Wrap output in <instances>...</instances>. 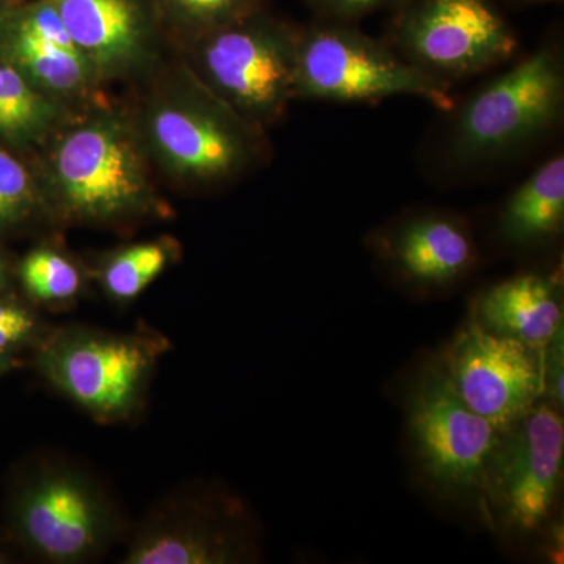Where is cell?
<instances>
[{
  "label": "cell",
  "mask_w": 564,
  "mask_h": 564,
  "mask_svg": "<svg viewBox=\"0 0 564 564\" xmlns=\"http://www.w3.org/2000/svg\"><path fill=\"white\" fill-rule=\"evenodd\" d=\"M404 425L423 485L481 518L486 475L502 432L464 403L437 355L423 362L411 381Z\"/></svg>",
  "instance_id": "4"
},
{
  "label": "cell",
  "mask_w": 564,
  "mask_h": 564,
  "mask_svg": "<svg viewBox=\"0 0 564 564\" xmlns=\"http://www.w3.org/2000/svg\"><path fill=\"white\" fill-rule=\"evenodd\" d=\"M102 85L141 82L166 61L154 0H50Z\"/></svg>",
  "instance_id": "13"
},
{
  "label": "cell",
  "mask_w": 564,
  "mask_h": 564,
  "mask_svg": "<svg viewBox=\"0 0 564 564\" xmlns=\"http://www.w3.org/2000/svg\"><path fill=\"white\" fill-rule=\"evenodd\" d=\"M144 82L132 117L155 172L176 187L214 191L265 161V131L215 95L181 55Z\"/></svg>",
  "instance_id": "2"
},
{
  "label": "cell",
  "mask_w": 564,
  "mask_h": 564,
  "mask_svg": "<svg viewBox=\"0 0 564 564\" xmlns=\"http://www.w3.org/2000/svg\"><path fill=\"white\" fill-rule=\"evenodd\" d=\"M0 57L73 109L102 101V82L50 0H21L0 43Z\"/></svg>",
  "instance_id": "15"
},
{
  "label": "cell",
  "mask_w": 564,
  "mask_h": 564,
  "mask_svg": "<svg viewBox=\"0 0 564 564\" xmlns=\"http://www.w3.org/2000/svg\"><path fill=\"white\" fill-rule=\"evenodd\" d=\"M0 2L17 3V2H21V0H0Z\"/></svg>",
  "instance_id": "30"
},
{
  "label": "cell",
  "mask_w": 564,
  "mask_h": 564,
  "mask_svg": "<svg viewBox=\"0 0 564 564\" xmlns=\"http://www.w3.org/2000/svg\"><path fill=\"white\" fill-rule=\"evenodd\" d=\"M295 93L296 99L333 102L413 96L443 111L456 109L452 85L415 69L386 41L345 22L300 29Z\"/></svg>",
  "instance_id": "6"
},
{
  "label": "cell",
  "mask_w": 564,
  "mask_h": 564,
  "mask_svg": "<svg viewBox=\"0 0 564 564\" xmlns=\"http://www.w3.org/2000/svg\"><path fill=\"white\" fill-rule=\"evenodd\" d=\"M35 329V317L28 310L13 303H0V352L31 339Z\"/></svg>",
  "instance_id": "24"
},
{
  "label": "cell",
  "mask_w": 564,
  "mask_h": 564,
  "mask_svg": "<svg viewBox=\"0 0 564 564\" xmlns=\"http://www.w3.org/2000/svg\"><path fill=\"white\" fill-rule=\"evenodd\" d=\"M18 3L20 2H0V43H2L3 33L7 31V25H9L11 13H13L14 7H17Z\"/></svg>",
  "instance_id": "27"
},
{
  "label": "cell",
  "mask_w": 564,
  "mask_h": 564,
  "mask_svg": "<svg viewBox=\"0 0 564 564\" xmlns=\"http://www.w3.org/2000/svg\"><path fill=\"white\" fill-rule=\"evenodd\" d=\"M562 413L543 399L502 432L486 475L481 519L489 529L530 538L551 524L563 486Z\"/></svg>",
  "instance_id": "8"
},
{
  "label": "cell",
  "mask_w": 564,
  "mask_h": 564,
  "mask_svg": "<svg viewBox=\"0 0 564 564\" xmlns=\"http://www.w3.org/2000/svg\"><path fill=\"white\" fill-rule=\"evenodd\" d=\"M33 220L55 225L36 166L0 147V229Z\"/></svg>",
  "instance_id": "21"
},
{
  "label": "cell",
  "mask_w": 564,
  "mask_h": 564,
  "mask_svg": "<svg viewBox=\"0 0 564 564\" xmlns=\"http://www.w3.org/2000/svg\"><path fill=\"white\" fill-rule=\"evenodd\" d=\"M386 43L434 79L452 82L510 61L519 40L496 0H399Z\"/></svg>",
  "instance_id": "10"
},
{
  "label": "cell",
  "mask_w": 564,
  "mask_h": 564,
  "mask_svg": "<svg viewBox=\"0 0 564 564\" xmlns=\"http://www.w3.org/2000/svg\"><path fill=\"white\" fill-rule=\"evenodd\" d=\"M22 543L47 563L90 562L117 543L122 522L90 473L51 458L24 481L13 505Z\"/></svg>",
  "instance_id": "9"
},
{
  "label": "cell",
  "mask_w": 564,
  "mask_h": 564,
  "mask_svg": "<svg viewBox=\"0 0 564 564\" xmlns=\"http://www.w3.org/2000/svg\"><path fill=\"white\" fill-rule=\"evenodd\" d=\"M511 9H530V7L549 6V3H562L563 0H503Z\"/></svg>",
  "instance_id": "26"
},
{
  "label": "cell",
  "mask_w": 564,
  "mask_h": 564,
  "mask_svg": "<svg viewBox=\"0 0 564 564\" xmlns=\"http://www.w3.org/2000/svg\"><path fill=\"white\" fill-rule=\"evenodd\" d=\"M470 321L485 332L544 350L563 328L562 272H525L481 289Z\"/></svg>",
  "instance_id": "16"
},
{
  "label": "cell",
  "mask_w": 564,
  "mask_h": 564,
  "mask_svg": "<svg viewBox=\"0 0 564 564\" xmlns=\"http://www.w3.org/2000/svg\"><path fill=\"white\" fill-rule=\"evenodd\" d=\"M77 110L32 84L0 57V140L39 154Z\"/></svg>",
  "instance_id": "18"
},
{
  "label": "cell",
  "mask_w": 564,
  "mask_h": 564,
  "mask_svg": "<svg viewBox=\"0 0 564 564\" xmlns=\"http://www.w3.org/2000/svg\"><path fill=\"white\" fill-rule=\"evenodd\" d=\"M564 343L563 328L544 348V400L563 410L564 404Z\"/></svg>",
  "instance_id": "25"
},
{
  "label": "cell",
  "mask_w": 564,
  "mask_h": 564,
  "mask_svg": "<svg viewBox=\"0 0 564 564\" xmlns=\"http://www.w3.org/2000/svg\"><path fill=\"white\" fill-rule=\"evenodd\" d=\"M259 547L242 500L218 489L188 488L152 508L132 534L122 563H254Z\"/></svg>",
  "instance_id": "11"
},
{
  "label": "cell",
  "mask_w": 564,
  "mask_h": 564,
  "mask_svg": "<svg viewBox=\"0 0 564 564\" xmlns=\"http://www.w3.org/2000/svg\"><path fill=\"white\" fill-rule=\"evenodd\" d=\"M36 155L55 225L121 229L172 214L131 109L106 99L84 107Z\"/></svg>",
  "instance_id": "1"
},
{
  "label": "cell",
  "mask_w": 564,
  "mask_h": 564,
  "mask_svg": "<svg viewBox=\"0 0 564 564\" xmlns=\"http://www.w3.org/2000/svg\"><path fill=\"white\" fill-rule=\"evenodd\" d=\"M437 359L464 403L500 432L544 399V350L485 332L470 318Z\"/></svg>",
  "instance_id": "12"
},
{
  "label": "cell",
  "mask_w": 564,
  "mask_h": 564,
  "mask_svg": "<svg viewBox=\"0 0 564 564\" xmlns=\"http://www.w3.org/2000/svg\"><path fill=\"white\" fill-rule=\"evenodd\" d=\"M299 36V28L263 9L177 47L215 95L267 131L296 99Z\"/></svg>",
  "instance_id": "3"
},
{
  "label": "cell",
  "mask_w": 564,
  "mask_h": 564,
  "mask_svg": "<svg viewBox=\"0 0 564 564\" xmlns=\"http://www.w3.org/2000/svg\"><path fill=\"white\" fill-rule=\"evenodd\" d=\"M564 226V158L544 162L505 202L497 237L514 251L533 250L556 239Z\"/></svg>",
  "instance_id": "17"
},
{
  "label": "cell",
  "mask_w": 564,
  "mask_h": 564,
  "mask_svg": "<svg viewBox=\"0 0 564 564\" xmlns=\"http://www.w3.org/2000/svg\"><path fill=\"white\" fill-rule=\"evenodd\" d=\"M3 285V269L2 265H0V288Z\"/></svg>",
  "instance_id": "29"
},
{
  "label": "cell",
  "mask_w": 564,
  "mask_h": 564,
  "mask_svg": "<svg viewBox=\"0 0 564 564\" xmlns=\"http://www.w3.org/2000/svg\"><path fill=\"white\" fill-rule=\"evenodd\" d=\"M166 340L154 334L62 328L41 345L40 373L70 402L101 422L131 417L143 403Z\"/></svg>",
  "instance_id": "7"
},
{
  "label": "cell",
  "mask_w": 564,
  "mask_h": 564,
  "mask_svg": "<svg viewBox=\"0 0 564 564\" xmlns=\"http://www.w3.org/2000/svg\"><path fill=\"white\" fill-rule=\"evenodd\" d=\"M22 285L33 300L58 304L76 299L84 288V274L68 254L55 247H39L22 259Z\"/></svg>",
  "instance_id": "22"
},
{
  "label": "cell",
  "mask_w": 564,
  "mask_h": 564,
  "mask_svg": "<svg viewBox=\"0 0 564 564\" xmlns=\"http://www.w3.org/2000/svg\"><path fill=\"white\" fill-rule=\"evenodd\" d=\"M369 245L400 284L421 295L451 291L480 261L469 223L445 210H419L397 218L372 232Z\"/></svg>",
  "instance_id": "14"
},
{
  "label": "cell",
  "mask_w": 564,
  "mask_h": 564,
  "mask_svg": "<svg viewBox=\"0 0 564 564\" xmlns=\"http://www.w3.org/2000/svg\"><path fill=\"white\" fill-rule=\"evenodd\" d=\"M397 2L399 0H306L307 6L322 21L345 22V24H352L367 14H372Z\"/></svg>",
  "instance_id": "23"
},
{
  "label": "cell",
  "mask_w": 564,
  "mask_h": 564,
  "mask_svg": "<svg viewBox=\"0 0 564 564\" xmlns=\"http://www.w3.org/2000/svg\"><path fill=\"white\" fill-rule=\"evenodd\" d=\"M10 367V359L7 358V352H0V373L6 372Z\"/></svg>",
  "instance_id": "28"
},
{
  "label": "cell",
  "mask_w": 564,
  "mask_h": 564,
  "mask_svg": "<svg viewBox=\"0 0 564 564\" xmlns=\"http://www.w3.org/2000/svg\"><path fill=\"white\" fill-rule=\"evenodd\" d=\"M169 41L182 44L265 9V0H154Z\"/></svg>",
  "instance_id": "20"
},
{
  "label": "cell",
  "mask_w": 564,
  "mask_h": 564,
  "mask_svg": "<svg viewBox=\"0 0 564 564\" xmlns=\"http://www.w3.org/2000/svg\"><path fill=\"white\" fill-rule=\"evenodd\" d=\"M563 111L564 55L555 41L463 104L448 132V158L456 166L508 158L556 128Z\"/></svg>",
  "instance_id": "5"
},
{
  "label": "cell",
  "mask_w": 564,
  "mask_h": 564,
  "mask_svg": "<svg viewBox=\"0 0 564 564\" xmlns=\"http://www.w3.org/2000/svg\"><path fill=\"white\" fill-rule=\"evenodd\" d=\"M180 256L170 237L126 245L109 252L98 267L99 284L110 299L131 302L147 291Z\"/></svg>",
  "instance_id": "19"
}]
</instances>
